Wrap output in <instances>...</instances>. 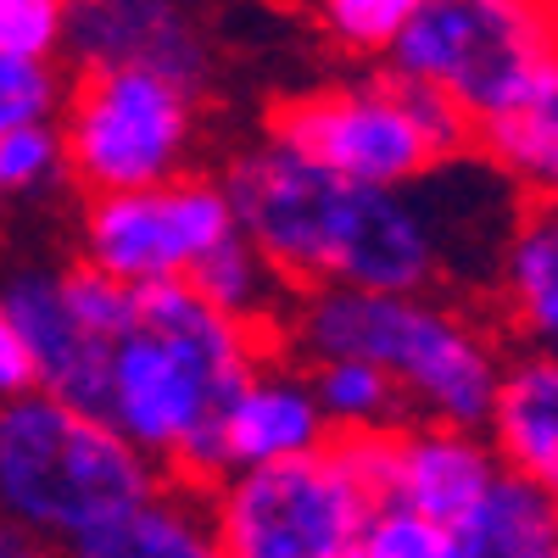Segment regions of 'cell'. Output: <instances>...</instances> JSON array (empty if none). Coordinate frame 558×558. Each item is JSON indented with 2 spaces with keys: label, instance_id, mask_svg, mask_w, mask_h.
<instances>
[{
  "label": "cell",
  "instance_id": "cell-29",
  "mask_svg": "<svg viewBox=\"0 0 558 558\" xmlns=\"http://www.w3.org/2000/svg\"><path fill=\"white\" fill-rule=\"evenodd\" d=\"M0 134H7V123H0Z\"/></svg>",
  "mask_w": 558,
  "mask_h": 558
},
{
  "label": "cell",
  "instance_id": "cell-26",
  "mask_svg": "<svg viewBox=\"0 0 558 558\" xmlns=\"http://www.w3.org/2000/svg\"><path fill=\"white\" fill-rule=\"evenodd\" d=\"M68 39V0H0V51L62 62Z\"/></svg>",
  "mask_w": 558,
  "mask_h": 558
},
{
  "label": "cell",
  "instance_id": "cell-28",
  "mask_svg": "<svg viewBox=\"0 0 558 558\" xmlns=\"http://www.w3.org/2000/svg\"><path fill=\"white\" fill-rule=\"evenodd\" d=\"M0 558H62L51 542H39L28 531H17L12 520H0Z\"/></svg>",
  "mask_w": 558,
  "mask_h": 558
},
{
  "label": "cell",
  "instance_id": "cell-12",
  "mask_svg": "<svg viewBox=\"0 0 558 558\" xmlns=\"http://www.w3.org/2000/svg\"><path fill=\"white\" fill-rule=\"evenodd\" d=\"M330 441H336V430L313 397L307 363L291 357L286 347L274 357H263L223 408V475L252 470V463L302 458V452H318Z\"/></svg>",
  "mask_w": 558,
  "mask_h": 558
},
{
  "label": "cell",
  "instance_id": "cell-13",
  "mask_svg": "<svg viewBox=\"0 0 558 558\" xmlns=\"http://www.w3.org/2000/svg\"><path fill=\"white\" fill-rule=\"evenodd\" d=\"M486 313L514 352L558 357V202H520L497 246Z\"/></svg>",
  "mask_w": 558,
  "mask_h": 558
},
{
  "label": "cell",
  "instance_id": "cell-21",
  "mask_svg": "<svg viewBox=\"0 0 558 558\" xmlns=\"http://www.w3.org/2000/svg\"><path fill=\"white\" fill-rule=\"evenodd\" d=\"M302 7L330 51L363 62V57L391 51V39L402 34V23L413 17L418 0H302Z\"/></svg>",
  "mask_w": 558,
  "mask_h": 558
},
{
  "label": "cell",
  "instance_id": "cell-2",
  "mask_svg": "<svg viewBox=\"0 0 558 558\" xmlns=\"http://www.w3.org/2000/svg\"><path fill=\"white\" fill-rule=\"evenodd\" d=\"M274 352V330L229 318L184 279L140 286V313L112 341L101 413L168 481L202 492L223 475L229 397Z\"/></svg>",
  "mask_w": 558,
  "mask_h": 558
},
{
  "label": "cell",
  "instance_id": "cell-23",
  "mask_svg": "<svg viewBox=\"0 0 558 558\" xmlns=\"http://www.w3.org/2000/svg\"><path fill=\"white\" fill-rule=\"evenodd\" d=\"M57 179H68V151L57 123H12L0 134V207L51 191Z\"/></svg>",
  "mask_w": 558,
  "mask_h": 558
},
{
  "label": "cell",
  "instance_id": "cell-3",
  "mask_svg": "<svg viewBox=\"0 0 558 558\" xmlns=\"http://www.w3.org/2000/svg\"><path fill=\"white\" fill-rule=\"evenodd\" d=\"M279 347L302 363L363 357L391 375L408 418L486 430L502 391L508 341L486 307L441 291H296Z\"/></svg>",
  "mask_w": 558,
  "mask_h": 558
},
{
  "label": "cell",
  "instance_id": "cell-20",
  "mask_svg": "<svg viewBox=\"0 0 558 558\" xmlns=\"http://www.w3.org/2000/svg\"><path fill=\"white\" fill-rule=\"evenodd\" d=\"M307 380H313V397L336 436L391 430L408 418V402L391 386V375L363 357H318V363H307Z\"/></svg>",
  "mask_w": 558,
  "mask_h": 558
},
{
  "label": "cell",
  "instance_id": "cell-1",
  "mask_svg": "<svg viewBox=\"0 0 558 558\" xmlns=\"http://www.w3.org/2000/svg\"><path fill=\"white\" fill-rule=\"evenodd\" d=\"M218 179L235 229L291 291H441L458 274V229L425 196V179L408 191L357 184L268 134L229 157Z\"/></svg>",
  "mask_w": 558,
  "mask_h": 558
},
{
  "label": "cell",
  "instance_id": "cell-11",
  "mask_svg": "<svg viewBox=\"0 0 558 558\" xmlns=\"http://www.w3.org/2000/svg\"><path fill=\"white\" fill-rule=\"evenodd\" d=\"M0 307L12 330L23 336V352L34 363V386L62 402L96 408L107 402V363L112 341L84 330L78 313L62 296V268H17L0 279Z\"/></svg>",
  "mask_w": 558,
  "mask_h": 558
},
{
  "label": "cell",
  "instance_id": "cell-18",
  "mask_svg": "<svg viewBox=\"0 0 558 558\" xmlns=\"http://www.w3.org/2000/svg\"><path fill=\"white\" fill-rule=\"evenodd\" d=\"M452 531L463 558H558V502L536 481L502 470Z\"/></svg>",
  "mask_w": 558,
  "mask_h": 558
},
{
  "label": "cell",
  "instance_id": "cell-27",
  "mask_svg": "<svg viewBox=\"0 0 558 558\" xmlns=\"http://www.w3.org/2000/svg\"><path fill=\"white\" fill-rule=\"evenodd\" d=\"M28 386H34V363H28V352H23V336L12 330L7 307H0V402L17 397V391H28Z\"/></svg>",
  "mask_w": 558,
  "mask_h": 558
},
{
  "label": "cell",
  "instance_id": "cell-24",
  "mask_svg": "<svg viewBox=\"0 0 558 558\" xmlns=\"http://www.w3.org/2000/svg\"><path fill=\"white\" fill-rule=\"evenodd\" d=\"M68 101V68L0 51V123H57Z\"/></svg>",
  "mask_w": 558,
  "mask_h": 558
},
{
  "label": "cell",
  "instance_id": "cell-22",
  "mask_svg": "<svg viewBox=\"0 0 558 558\" xmlns=\"http://www.w3.org/2000/svg\"><path fill=\"white\" fill-rule=\"evenodd\" d=\"M357 558H463V547L447 520H430L402 502H375L357 536Z\"/></svg>",
  "mask_w": 558,
  "mask_h": 558
},
{
  "label": "cell",
  "instance_id": "cell-15",
  "mask_svg": "<svg viewBox=\"0 0 558 558\" xmlns=\"http://www.w3.org/2000/svg\"><path fill=\"white\" fill-rule=\"evenodd\" d=\"M470 151L520 202H558V51L502 112L475 123Z\"/></svg>",
  "mask_w": 558,
  "mask_h": 558
},
{
  "label": "cell",
  "instance_id": "cell-10",
  "mask_svg": "<svg viewBox=\"0 0 558 558\" xmlns=\"http://www.w3.org/2000/svg\"><path fill=\"white\" fill-rule=\"evenodd\" d=\"M62 62L78 68H151L207 96L218 45L184 0H68Z\"/></svg>",
  "mask_w": 558,
  "mask_h": 558
},
{
  "label": "cell",
  "instance_id": "cell-19",
  "mask_svg": "<svg viewBox=\"0 0 558 558\" xmlns=\"http://www.w3.org/2000/svg\"><path fill=\"white\" fill-rule=\"evenodd\" d=\"M184 286L191 291H202L213 307H223L229 318H246V324H257V330H274L279 336V324H286V313H291V302H296V291H291V279L279 274L241 229L235 235H223L191 274H184Z\"/></svg>",
  "mask_w": 558,
  "mask_h": 558
},
{
  "label": "cell",
  "instance_id": "cell-4",
  "mask_svg": "<svg viewBox=\"0 0 558 558\" xmlns=\"http://www.w3.org/2000/svg\"><path fill=\"white\" fill-rule=\"evenodd\" d=\"M162 481L157 463L96 408L39 386L0 402V520L57 553L146 502Z\"/></svg>",
  "mask_w": 558,
  "mask_h": 558
},
{
  "label": "cell",
  "instance_id": "cell-6",
  "mask_svg": "<svg viewBox=\"0 0 558 558\" xmlns=\"http://www.w3.org/2000/svg\"><path fill=\"white\" fill-rule=\"evenodd\" d=\"M68 179L84 196H112L191 173L202 96L151 68H78L62 101Z\"/></svg>",
  "mask_w": 558,
  "mask_h": 558
},
{
  "label": "cell",
  "instance_id": "cell-25",
  "mask_svg": "<svg viewBox=\"0 0 558 558\" xmlns=\"http://www.w3.org/2000/svg\"><path fill=\"white\" fill-rule=\"evenodd\" d=\"M62 296L84 330H96L101 341H118L140 313V286H123V279H112L107 268H89V263L62 268Z\"/></svg>",
  "mask_w": 558,
  "mask_h": 558
},
{
  "label": "cell",
  "instance_id": "cell-7",
  "mask_svg": "<svg viewBox=\"0 0 558 558\" xmlns=\"http://www.w3.org/2000/svg\"><path fill=\"white\" fill-rule=\"evenodd\" d=\"M558 51V0H418L386 73L430 84L470 118H492Z\"/></svg>",
  "mask_w": 558,
  "mask_h": 558
},
{
  "label": "cell",
  "instance_id": "cell-16",
  "mask_svg": "<svg viewBox=\"0 0 558 558\" xmlns=\"http://www.w3.org/2000/svg\"><path fill=\"white\" fill-rule=\"evenodd\" d=\"M486 436L502 458V470L536 481L558 502V357L508 352Z\"/></svg>",
  "mask_w": 558,
  "mask_h": 558
},
{
  "label": "cell",
  "instance_id": "cell-17",
  "mask_svg": "<svg viewBox=\"0 0 558 558\" xmlns=\"http://www.w3.org/2000/svg\"><path fill=\"white\" fill-rule=\"evenodd\" d=\"M62 558H223V553L207 520V497L184 481H162L146 502L123 508L118 520L62 547Z\"/></svg>",
  "mask_w": 558,
  "mask_h": 558
},
{
  "label": "cell",
  "instance_id": "cell-8",
  "mask_svg": "<svg viewBox=\"0 0 558 558\" xmlns=\"http://www.w3.org/2000/svg\"><path fill=\"white\" fill-rule=\"evenodd\" d=\"M202 497L223 558H357V536L375 514V497L357 486L336 441L229 470Z\"/></svg>",
  "mask_w": 558,
  "mask_h": 558
},
{
  "label": "cell",
  "instance_id": "cell-5",
  "mask_svg": "<svg viewBox=\"0 0 558 558\" xmlns=\"http://www.w3.org/2000/svg\"><path fill=\"white\" fill-rule=\"evenodd\" d=\"M263 134L341 179L408 191V184L430 179L436 168L470 157L475 123L441 89L380 68L363 78L279 96L263 118Z\"/></svg>",
  "mask_w": 558,
  "mask_h": 558
},
{
  "label": "cell",
  "instance_id": "cell-14",
  "mask_svg": "<svg viewBox=\"0 0 558 558\" xmlns=\"http://www.w3.org/2000/svg\"><path fill=\"white\" fill-rule=\"evenodd\" d=\"M497 475H502V458H497L486 430L436 425V418H402L386 502H402V508H418L430 520L458 525L492 492Z\"/></svg>",
  "mask_w": 558,
  "mask_h": 558
},
{
  "label": "cell",
  "instance_id": "cell-9",
  "mask_svg": "<svg viewBox=\"0 0 558 558\" xmlns=\"http://www.w3.org/2000/svg\"><path fill=\"white\" fill-rule=\"evenodd\" d=\"M223 235H235L223 179L179 173L140 191L89 196L78 218V263L107 268L123 286H162L184 279Z\"/></svg>",
  "mask_w": 558,
  "mask_h": 558
}]
</instances>
